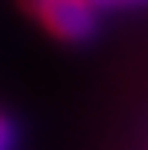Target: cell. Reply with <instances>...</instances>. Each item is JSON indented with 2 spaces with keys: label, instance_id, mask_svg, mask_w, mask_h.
<instances>
[{
  "label": "cell",
  "instance_id": "6da1fadb",
  "mask_svg": "<svg viewBox=\"0 0 148 150\" xmlns=\"http://www.w3.org/2000/svg\"><path fill=\"white\" fill-rule=\"evenodd\" d=\"M48 36L60 42H85L97 30L100 6L94 0H36L27 9Z\"/></svg>",
  "mask_w": 148,
  "mask_h": 150
},
{
  "label": "cell",
  "instance_id": "7a4b0ae2",
  "mask_svg": "<svg viewBox=\"0 0 148 150\" xmlns=\"http://www.w3.org/2000/svg\"><path fill=\"white\" fill-rule=\"evenodd\" d=\"M15 144V123L0 111V150H12Z\"/></svg>",
  "mask_w": 148,
  "mask_h": 150
},
{
  "label": "cell",
  "instance_id": "3957f363",
  "mask_svg": "<svg viewBox=\"0 0 148 150\" xmlns=\"http://www.w3.org/2000/svg\"><path fill=\"white\" fill-rule=\"evenodd\" d=\"M100 9H130V6H142L148 0H94Z\"/></svg>",
  "mask_w": 148,
  "mask_h": 150
}]
</instances>
